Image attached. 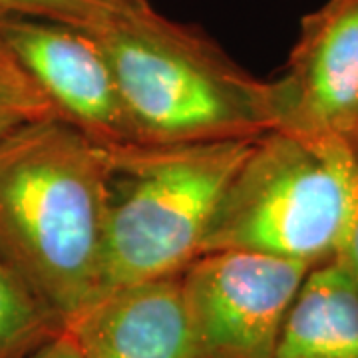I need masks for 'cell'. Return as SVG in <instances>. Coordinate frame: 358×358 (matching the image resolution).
<instances>
[{
  "label": "cell",
  "mask_w": 358,
  "mask_h": 358,
  "mask_svg": "<svg viewBox=\"0 0 358 358\" xmlns=\"http://www.w3.org/2000/svg\"><path fill=\"white\" fill-rule=\"evenodd\" d=\"M106 167L60 117L0 140V253L64 327L102 293Z\"/></svg>",
  "instance_id": "1"
},
{
  "label": "cell",
  "mask_w": 358,
  "mask_h": 358,
  "mask_svg": "<svg viewBox=\"0 0 358 358\" xmlns=\"http://www.w3.org/2000/svg\"><path fill=\"white\" fill-rule=\"evenodd\" d=\"M84 32L106 54L140 143L253 140L275 128L271 82L251 76L213 40L157 13L150 0Z\"/></svg>",
  "instance_id": "2"
},
{
  "label": "cell",
  "mask_w": 358,
  "mask_h": 358,
  "mask_svg": "<svg viewBox=\"0 0 358 358\" xmlns=\"http://www.w3.org/2000/svg\"><path fill=\"white\" fill-rule=\"evenodd\" d=\"M255 140L108 148L100 296L178 277L201 257L219 199Z\"/></svg>",
  "instance_id": "3"
},
{
  "label": "cell",
  "mask_w": 358,
  "mask_h": 358,
  "mask_svg": "<svg viewBox=\"0 0 358 358\" xmlns=\"http://www.w3.org/2000/svg\"><path fill=\"white\" fill-rule=\"evenodd\" d=\"M357 169L348 140L268 129L221 195L201 255L249 251L310 267L331 261Z\"/></svg>",
  "instance_id": "4"
},
{
  "label": "cell",
  "mask_w": 358,
  "mask_h": 358,
  "mask_svg": "<svg viewBox=\"0 0 358 358\" xmlns=\"http://www.w3.org/2000/svg\"><path fill=\"white\" fill-rule=\"evenodd\" d=\"M310 265L249 251H211L181 273L187 358H275Z\"/></svg>",
  "instance_id": "5"
},
{
  "label": "cell",
  "mask_w": 358,
  "mask_h": 358,
  "mask_svg": "<svg viewBox=\"0 0 358 358\" xmlns=\"http://www.w3.org/2000/svg\"><path fill=\"white\" fill-rule=\"evenodd\" d=\"M0 40L66 124L106 148L140 143L110 62L88 32L0 14Z\"/></svg>",
  "instance_id": "6"
},
{
  "label": "cell",
  "mask_w": 358,
  "mask_h": 358,
  "mask_svg": "<svg viewBox=\"0 0 358 358\" xmlns=\"http://www.w3.org/2000/svg\"><path fill=\"white\" fill-rule=\"evenodd\" d=\"M275 128L350 140L358 129V0H327L301 22L271 82Z\"/></svg>",
  "instance_id": "7"
},
{
  "label": "cell",
  "mask_w": 358,
  "mask_h": 358,
  "mask_svg": "<svg viewBox=\"0 0 358 358\" xmlns=\"http://www.w3.org/2000/svg\"><path fill=\"white\" fill-rule=\"evenodd\" d=\"M66 329L84 358H187L181 275L114 289Z\"/></svg>",
  "instance_id": "8"
},
{
  "label": "cell",
  "mask_w": 358,
  "mask_h": 358,
  "mask_svg": "<svg viewBox=\"0 0 358 358\" xmlns=\"http://www.w3.org/2000/svg\"><path fill=\"white\" fill-rule=\"evenodd\" d=\"M275 358H358V294L334 261L310 268Z\"/></svg>",
  "instance_id": "9"
},
{
  "label": "cell",
  "mask_w": 358,
  "mask_h": 358,
  "mask_svg": "<svg viewBox=\"0 0 358 358\" xmlns=\"http://www.w3.org/2000/svg\"><path fill=\"white\" fill-rule=\"evenodd\" d=\"M64 324L0 253V358H22Z\"/></svg>",
  "instance_id": "10"
},
{
  "label": "cell",
  "mask_w": 358,
  "mask_h": 358,
  "mask_svg": "<svg viewBox=\"0 0 358 358\" xmlns=\"http://www.w3.org/2000/svg\"><path fill=\"white\" fill-rule=\"evenodd\" d=\"M58 117L36 82L0 40V140L26 124Z\"/></svg>",
  "instance_id": "11"
},
{
  "label": "cell",
  "mask_w": 358,
  "mask_h": 358,
  "mask_svg": "<svg viewBox=\"0 0 358 358\" xmlns=\"http://www.w3.org/2000/svg\"><path fill=\"white\" fill-rule=\"evenodd\" d=\"M136 0H0V14L54 20L88 30Z\"/></svg>",
  "instance_id": "12"
},
{
  "label": "cell",
  "mask_w": 358,
  "mask_h": 358,
  "mask_svg": "<svg viewBox=\"0 0 358 358\" xmlns=\"http://www.w3.org/2000/svg\"><path fill=\"white\" fill-rule=\"evenodd\" d=\"M336 267L345 273V277L355 287L358 294V169L352 179L350 199L346 207L345 221L334 245L333 259Z\"/></svg>",
  "instance_id": "13"
},
{
  "label": "cell",
  "mask_w": 358,
  "mask_h": 358,
  "mask_svg": "<svg viewBox=\"0 0 358 358\" xmlns=\"http://www.w3.org/2000/svg\"><path fill=\"white\" fill-rule=\"evenodd\" d=\"M22 358H84L80 352L76 338L68 329H62L60 333H56L46 343H42L38 348H34L32 352H28Z\"/></svg>",
  "instance_id": "14"
},
{
  "label": "cell",
  "mask_w": 358,
  "mask_h": 358,
  "mask_svg": "<svg viewBox=\"0 0 358 358\" xmlns=\"http://www.w3.org/2000/svg\"><path fill=\"white\" fill-rule=\"evenodd\" d=\"M350 145H352V150H355V155H357V159H358V129H357V134L350 138Z\"/></svg>",
  "instance_id": "15"
}]
</instances>
